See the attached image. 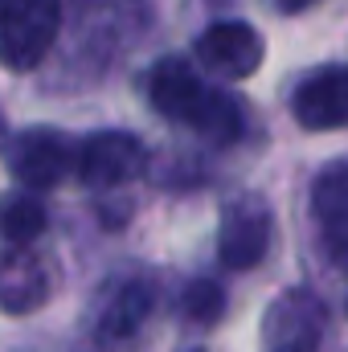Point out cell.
Here are the masks:
<instances>
[{"label":"cell","mask_w":348,"mask_h":352,"mask_svg":"<svg viewBox=\"0 0 348 352\" xmlns=\"http://www.w3.org/2000/svg\"><path fill=\"white\" fill-rule=\"evenodd\" d=\"M62 25V0H0V66L12 74L33 70Z\"/></svg>","instance_id":"1"},{"label":"cell","mask_w":348,"mask_h":352,"mask_svg":"<svg viewBox=\"0 0 348 352\" xmlns=\"http://www.w3.org/2000/svg\"><path fill=\"white\" fill-rule=\"evenodd\" d=\"M74 164H78L74 144L54 127H29L17 140H8V176L29 192L62 184Z\"/></svg>","instance_id":"2"},{"label":"cell","mask_w":348,"mask_h":352,"mask_svg":"<svg viewBox=\"0 0 348 352\" xmlns=\"http://www.w3.org/2000/svg\"><path fill=\"white\" fill-rule=\"evenodd\" d=\"M193 58L201 62V70H209L221 82H242L250 74H259L262 58H266V41L250 21H217L209 25L197 45Z\"/></svg>","instance_id":"3"},{"label":"cell","mask_w":348,"mask_h":352,"mask_svg":"<svg viewBox=\"0 0 348 352\" xmlns=\"http://www.w3.org/2000/svg\"><path fill=\"white\" fill-rule=\"evenodd\" d=\"M270 246V209L259 197H238L221 213V234H217V254L230 270H250L266 258Z\"/></svg>","instance_id":"4"},{"label":"cell","mask_w":348,"mask_h":352,"mask_svg":"<svg viewBox=\"0 0 348 352\" xmlns=\"http://www.w3.org/2000/svg\"><path fill=\"white\" fill-rule=\"evenodd\" d=\"M324 328V307L312 291H287L270 303L262 320L266 352H312Z\"/></svg>","instance_id":"5"},{"label":"cell","mask_w":348,"mask_h":352,"mask_svg":"<svg viewBox=\"0 0 348 352\" xmlns=\"http://www.w3.org/2000/svg\"><path fill=\"white\" fill-rule=\"evenodd\" d=\"M144 148L127 131H98L78 148V176L90 188H119L144 173Z\"/></svg>","instance_id":"6"},{"label":"cell","mask_w":348,"mask_h":352,"mask_svg":"<svg viewBox=\"0 0 348 352\" xmlns=\"http://www.w3.org/2000/svg\"><path fill=\"white\" fill-rule=\"evenodd\" d=\"M291 111H295V119H299L307 131H336V127H348V70H320V74H307V78L295 87Z\"/></svg>","instance_id":"7"},{"label":"cell","mask_w":348,"mask_h":352,"mask_svg":"<svg viewBox=\"0 0 348 352\" xmlns=\"http://www.w3.org/2000/svg\"><path fill=\"white\" fill-rule=\"evenodd\" d=\"M50 299V266L29 246H4L0 250V311L25 316L37 311Z\"/></svg>","instance_id":"8"},{"label":"cell","mask_w":348,"mask_h":352,"mask_svg":"<svg viewBox=\"0 0 348 352\" xmlns=\"http://www.w3.org/2000/svg\"><path fill=\"white\" fill-rule=\"evenodd\" d=\"M312 213H316V226H320L328 258L340 270H348V160L332 164V168H324L316 176Z\"/></svg>","instance_id":"9"},{"label":"cell","mask_w":348,"mask_h":352,"mask_svg":"<svg viewBox=\"0 0 348 352\" xmlns=\"http://www.w3.org/2000/svg\"><path fill=\"white\" fill-rule=\"evenodd\" d=\"M205 94H209V87L197 78V70L184 58H164L152 70V78H148L152 107L164 119H173V123H193L197 111H201V102H205Z\"/></svg>","instance_id":"10"},{"label":"cell","mask_w":348,"mask_h":352,"mask_svg":"<svg viewBox=\"0 0 348 352\" xmlns=\"http://www.w3.org/2000/svg\"><path fill=\"white\" fill-rule=\"evenodd\" d=\"M148 316H152V287H148V283H123V287L115 291V299L107 303L98 332H102L107 340H123V336L140 332V324H144Z\"/></svg>","instance_id":"11"},{"label":"cell","mask_w":348,"mask_h":352,"mask_svg":"<svg viewBox=\"0 0 348 352\" xmlns=\"http://www.w3.org/2000/svg\"><path fill=\"white\" fill-rule=\"evenodd\" d=\"M188 127L201 131V135L213 140V144H234V140L242 135V111H238V102H234L230 94L209 90L205 102H201V111H197V119H193Z\"/></svg>","instance_id":"12"},{"label":"cell","mask_w":348,"mask_h":352,"mask_svg":"<svg viewBox=\"0 0 348 352\" xmlns=\"http://www.w3.org/2000/svg\"><path fill=\"white\" fill-rule=\"evenodd\" d=\"M41 230H45V209L37 197L17 192L0 205V238L8 246H29L33 238H41Z\"/></svg>","instance_id":"13"},{"label":"cell","mask_w":348,"mask_h":352,"mask_svg":"<svg viewBox=\"0 0 348 352\" xmlns=\"http://www.w3.org/2000/svg\"><path fill=\"white\" fill-rule=\"evenodd\" d=\"M226 311V291L213 278H193L184 287V316L193 324H217Z\"/></svg>","instance_id":"14"},{"label":"cell","mask_w":348,"mask_h":352,"mask_svg":"<svg viewBox=\"0 0 348 352\" xmlns=\"http://www.w3.org/2000/svg\"><path fill=\"white\" fill-rule=\"evenodd\" d=\"M307 4H312V0H279L283 12H299V8H307Z\"/></svg>","instance_id":"15"},{"label":"cell","mask_w":348,"mask_h":352,"mask_svg":"<svg viewBox=\"0 0 348 352\" xmlns=\"http://www.w3.org/2000/svg\"><path fill=\"white\" fill-rule=\"evenodd\" d=\"M8 144V123H4V115H0V148Z\"/></svg>","instance_id":"16"}]
</instances>
